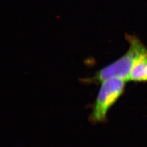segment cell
I'll list each match as a JSON object with an SVG mask.
<instances>
[{
	"label": "cell",
	"mask_w": 147,
	"mask_h": 147,
	"mask_svg": "<svg viewBox=\"0 0 147 147\" xmlns=\"http://www.w3.org/2000/svg\"><path fill=\"white\" fill-rule=\"evenodd\" d=\"M126 81L119 78L107 79L101 83V87L93 106L90 120L98 123L105 121L111 108L124 92Z\"/></svg>",
	"instance_id": "obj_2"
},
{
	"label": "cell",
	"mask_w": 147,
	"mask_h": 147,
	"mask_svg": "<svg viewBox=\"0 0 147 147\" xmlns=\"http://www.w3.org/2000/svg\"><path fill=\"white\" fill-rule=\"evenodd\" d=\"M125 37L130 47L122 57L101 69L93 76L80 79V81L83 84H90L101 83L107 79L113 78L128 81L135 60L147 48L136 36L126 34Z\"/></svg>",
	"instance_id": "obj_1"
},
{
	"label": "cell",
	"mask_w": 147,
	"mask_h": 147,
	"mask_svg": "<svg viewBox=\"0 0 147 147\" xmlns=\"http://www.w3.org/2000/svg\"><path fill=\"white\" fill-rule=\"evenodd\" d=\"M128 81L147 82V49L135 60Z\"/></svg>",
	"instance_id": "obj_3"
}]
</instances>
